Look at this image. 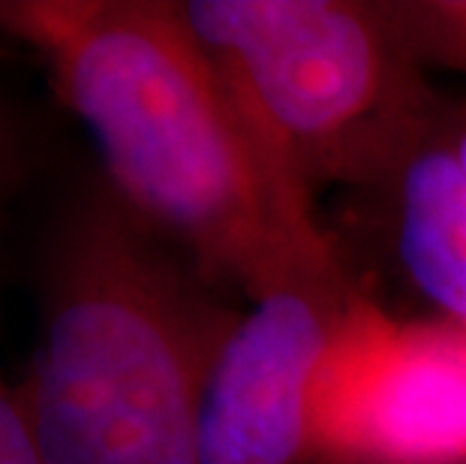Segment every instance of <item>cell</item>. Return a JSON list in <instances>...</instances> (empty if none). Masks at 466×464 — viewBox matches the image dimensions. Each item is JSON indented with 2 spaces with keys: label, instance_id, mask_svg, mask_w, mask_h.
Returning <instances> with one entry per match:
<instances>
[{
  "label": "cell",
  "instance_id": "1",
  "mask_svg": "<svg viewBox=\"0 0 466 464\" xmlns=\"http://www.w3.org/2000/svg\"><path fill=\"white\" fill-rule=\"evenodd\" d=\"M0 39L43 61L106 184L232 299L343 260L316 200L253 136L172 0H0Z\"/></svg>",
  "mask_w": 466,
  "mask_h": 464
},
{
  "label": "cell",
  "instance_id": "2",
  "mask_svg": "<svg viewBox=\"0 0 466 464\" xmlns=\"http://www.w3.org/2000/svg\"><path fill=\"white\" fill-rule=\"evenodd\" d=\"M241 308L112 187L48 235L39 341L15 383L43 464H199L208 374Z\"/></svg>",
  "mask_w": 466,
  "mask_h": 464
},
{
  "label": "cell",
  "instance_id": "3",
  "mask_svg": "<svg viewBox=\"0 0 466 464\" xmlns=\"http://www.w3.org/2000/svg\"><path fill=\"white\" fill-rule=\"evenodd\" d=\"M181 13L268 157L313 200L329 184L370 191L440 97L385 0H187Z\"/></svg>",
  "mask_w": 466,
  "mask_h": 464
},
{
  "label": "cell",
  "instance_id": "4",
  "mask_svg": "<svg viewBox=\"0 0 466 464\" xmlns=\"http://www.w3.org/2000/svg\"><path fill=\"white\" fill-rule=\"evenodd\" d=\"M364 299L343 260L292 274L226 335L199 417V464H316L325 374Z\"/></svg>",
  "mask_w": 466,
  "mask_h": 464
},
{
  "label": "cell",
  "instance_id": "5",
  "mask_svg": "<svg viewBox=\"0 0 466 464\" xmlns=\"http://www.w3.org/2000/svg\"><path fill=\"white\" fill-rule=\"evenodd\" d=\"M316 464H466V329L364 295L325 374Z\"/></svg>",
  "mask_w": 466,
  "mask_h": 464
},
{
  "label": "cell",
  "instance_id": "6",
  "mask_svg": "<svg viewBox=\"0 0 466 464\" xmlns=\"http://www.w3.org/2000/svg\"><path fill=\"white\" fill-rule=\"evenodd\" d=\"M367 193L403 281L466 329V100L436 97Z\"/></svg>",
  "mask_w": 466,
  "mask_h": 464
},
{
  "label": "cell",
  "instance_id": "7",
  "mask_svg": "<svg viewBox=\"0 0 466 464\" xmlns=\"http://www.w3.org/2000/svg\"><path fill=\"white\" fill-rule=\"evenodd\" d=\"M406 52L424 73L466 78V0H385Z\"/></svg>",
  "mask_w": 466,
  "mask_h": 464
},
{
  "label": "cell",
  "instance_id": "8",
  "mask_svg": "<svg viewBox=\"0 0 466 464\" xmlns=\"http://www.w3.org/2000/svg\"><path fill=\"white\" fill-rule=\"evenodd\" d=\"M27 157H31V130L25 124V115L0 91V211L22 184Z\"/></svg>",
  "mask_w": 466,
  "mask_h": 464
},
{
  "label": "cell",
  "instance_id": "9",
  "mask_svg": "<svg viewBox=\"0 0 466 464\" xmlns=\"http://www.w3.org/2000/svg\"><path fill=\"white\" fill-rule=\"evenodd\" d=\"M0 464H43L36 440L18 407L15 387L0 380Z\"/></svg>",
  "mask_w": 466,
  "mask_h": 464
},
{
  "label": "cell",
  "instance_id": "10",
  "mask_svg": "<svg viewBox=\"0 0 466 464\" xmlns=\"http://www.w3.org/2000/svg\"><path fill=\"white\" fill-rule=\"evenodd\" d=\"M9 57H15L13 48H4V46H0V61H9Z\"/></svg>",
  "mask_w": 466,
  "mask_h": 464
}]
</instances>
